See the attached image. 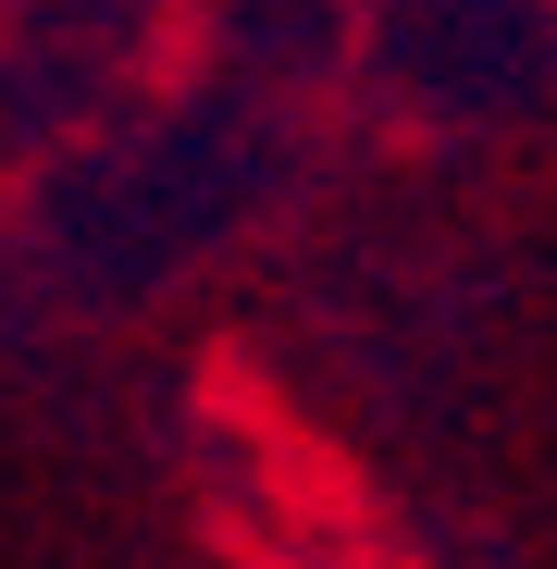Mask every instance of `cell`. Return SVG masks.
Masks as SVG:
<instances>
[]
</instances>
